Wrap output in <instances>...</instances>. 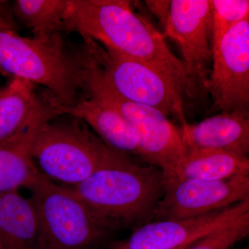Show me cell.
<instances>
[{
    "label": "cell",
    "mask_w": 249,
    "mask_h": 249,
    "mask_svg": "<svg viewBox=\"0 0 249 249\" xmlns=\"http://www.w3.org/2000/svg\"><path fill=\"white\" fill-rule=\"evenodd\" d=\"M82 90L115 109L127 121L138 145L142 160L170 175L187 150L179 129L168 116L150 106L132 102L106 83L88 52L80 55Z\"/></svg>",
    "instance_id": "cell-5"
},
{
    "label": "cell",
    "mask_w": 249,
    "mask_h": 249,
    "mask_svg": "<svg viewBox=\"0 0 249 249\" xmlns=\"http://www.w3.org/2000/svg\"><path fill=\"white\" fill-rule=\"evenodd\" d=\"M249 175V160L215 150L187 151L165 181L173 179L216 181Z\"/></svg>",
    "instance_id": "cell-16"
},
{
    "label": "cell",
    "mask_w": 249,
    "mask_h": 249,
    "mask_svg": "<svg viewBox=\"0 0 249 249\" xmlns=\"http://www.w3.org/2000/svg\"><path fill=\"white\" fill-rule=\"evenodd\" d=\"M0 249H3L2 247H1V246H0Z\"/></svg>",
    "instance_id": "cell-24"
},
{
    "label": "cell",
    "mask_w": 249,
    "mask_h": 249,
    "mask_svg": "<svg viewBox=\"0 0 249 249\" xmlns=\"http://www.w3.org/2000/svg\"><path fill=\"white\" fill-rule=\"evenodd\" d=\"M62 116L41 124L33 159L49 179L75 186L121 154L109 148L81 119Z\"/></svg>",
    "instance_id": "cell-4"
},
{
    "label": "cell",
    "mask_w": 249,
    "mask_h": 249,
    "mask_svg": "<svg viewBox=\"0 0 249 249\" xmlns=\"http://www.w3.org/2000/svg\"><path fill=\"white\" fill-rule=\"evenodd\" d=\"M48 101L38 98L34 85L22 78L0 88V145L26 127Z\"/></svg>",
    "instance_id": "cell-17"
},
{
    "label": "cell",
    "mask_w": 249,
    "mask_h": 249,
    "mask_svg": "<svg viewBox=\"0 0 249 249\" xmlns=\"http://www.w3.org/2000/svg\"><path fill=\"white\" fill-rule=\"evenodd\" d=\"M196 242H192V243L186 244V245L181 246V247H178V248L175 249H188L190 247H192Z\"/></svg>",
    "instance_id": "cell-23"
},
{
    "label": "cell",
    "mask_w": 249,
    "mask_h": 249,
    "mask_svg": "<svg viewBox=\"0 0 249 249\" xmlns=\"http://www.w3.org/2000/svg\"><path fill=\"white\" fill-rule=\"evenodd\" d=\"M178 129L187 151L221 150L248 158L249 112L221 113Z\"/></svg>",
    "instance_id": "cell-13"
},
{
    "label": "cell",
    "mask_w": 249,
    "mask_h": 249,
    "mask_svg": "<svg viewBox=\"0 0 249 249\" xmlns=\"http://www.w3.org/2000/svg\"><path fill=\"white\" fill-rule=\"evenodd\" d=\"M213 68L205 84L211 112H249V17L213 45Z\"/></svg>",
    "instance_id": "cell-8"
},
{
    "label": "cell",
    "mask_w": 249,
    "mask_h": 249,
    "mask_svg": "<svg viewBox=\"0 0 249 249\" xmlns=\"http://www.w3.org/2000/svg\"><path fill=\"white\" fill-rule=\"evenodd\" d=\"M249 212V200L199 217L151 221L105 249H175L200 240Z\"/></svg>",
    "instance_id": "cell-11"
},
{
    "label": "cell",
    "mask_w": 249,
    "mask_h": 249,
    "mask_svg": "<svg viewBox=\"0 0 249 249\" xmlns=\"http://www.w3.org/2000/svg\"><path fill=\"white\" fill-rule=\"evenodd\" d=\"M210 4L213 47L229 29L249 17V1L210 0Z\"/></svg>",
    "instance_id": "cell-19"
},
{
    "label": "cell",
    "mask_w": 249,
    "mask_h": 249,
    "mask_svg": "<svg viewBox=\"0 0 249 249\" xmlns=\"http://www.w3.org/2000/svg\"><path fill=\"white\" fill-rule=\"evenodd\" d=\"M249 233V212H247L196 241L188 249H229Z\"/></svg>",
    "instance_id": "cell-20"
},
{
    "label": "cell",
    "mask_w": 249,
    "mask_h": 249,
    "mask_svg": "<svg viewBox=\"0 0 249 249\" xmlns=\"http://www.w3.org/2000/svg\"><path fill=\"white\" fill-rule=\"evenodd\" d=\"M164 188L163 170L119 155L71 189L114 231L151 222Z\"/></svg>",
    "instance_id": "cell-2"
},
{
    "label": "cell",
    "mask_w": 249,
    "mask_h": 249,
    "mask_svg": "<svg viewBox=\"0 0 249 249\" xmlns=\"http://www.w3.org/2000/svg\"><path fill=\"white\" fill-rule=\"evenodd\" d=\"M0 29H8L17 31L19 26L11 10V4L7 1H0Z\"/></svg>",
    "instance_id": "cell-22"
},
{
    "label": "cell",
    "mask_w": 249,
    "mask_h": 249,
    "mask_svg": "<svg viewBox=\"0 0 249 249\" xmlns=\"http://www.w3.org/2000/svg\"><path fill=\"white\" fill-rule=\"evenodd\" d=\"M83 45L109 86L132 102L153 107L165 116L188 124L183 93L175 83L152 67L106 48L89 38Z\"/></svg>",
    "instance_id": "cell-7"
},
{
    "label": "cell",
    "mask_w": 249,
    "mask_h": 249,
    "mask_svg": "<svg viewBox=\"0 0 249 249\" xmlns=\"http://www.w3.org/2000/svg\"><path fill=\"white\" fill-rule=\"evenodd\" d=\"M247 200L249 175L216 181L168 180L151 221L199 217Z\"/></svg>",
    "instance_id": "cell-9"
},
{
    "label": "cell",
    "mask_w": 249,
    "mask_h": 249,
    "mask_svg": "<svg viewBox=\"0 0 249 249\" xmlns=\"http://www.w3.org/2000/svg\"><path fill=\"white\" fill-rule=\"evenodd\" d=\"M0 73H1V71H0Z\"/></svg>",
    "instance_id": "cell-25"
},
{
    "label": "cell",
    "mask_w": 249,
    "mask_h": 249,
    "mask_svg": "<svg viewBox=\"0 0 249 249\" xmlns=\"http://www.w3.org/2000/svg\"><path fill=\"white\" fill-rule=\"evenodd\" d=\"M69 0H16L11 10L17 24L31 31L34 38L49 40L65 32Z\"/></svg>",
    "instance_id": "cell-18"
},
{
    "label": "cell",
    "mask_w": 249,
    "mask_h": 249,
    "mask_svg": "<svg viewBox=\"0 0 249 249\" xmlns=\"http://www.w3.org/2000/svg\"><path fill=\"white\" fill-rule=\"evenodd\" d=\"M163 31L178 46L185 71L196 90H205L213 57L210 0H173Z\"/></svg>",
    "instance_id": "cell-10"
},
{
    "label": "cell",
    "mask_w": 249,
    "mask_h": 249,
    "mask_svg": "<svg viewBox=\"0 0 249 249\" xmlns=\"http://www.w3.org/2000/svg\"><path fill=\"white\" fill-rule=\"evenodd\" d=\"M29 190L38 219V249H96L107 242L112 230L71 188L41 173Z\"/></svg>",
    "instance_id": "cell-6"
},
{
    "label": "cell",
    "mask_w": 249,
    "mask_h": 249,
    "mask_svg": "<svg viewBox=\"0 0 249 249\" xmlns=\"http://www.w3.org/2000/svg\"><path fill=\"white\" fill-rule=\"evenodd\" d=\"M145 4L154 16L159 21L162 29H165L169 18L170 4L171 1L168 0H147Z\"/></svg>",
    "instance_id": "cell-21"
},
{
    "label": "cell",
    "mask_w": 249,
    "mask_h": 249,
    "mask_svg": "<svg viewBox=\"0 0 249 249\" xmlns=\"http://www.w3.org/2000/svg\"><path fill=\"white\" fill-rule=\"evenodd\" d=\"M53 106L59 115L66 114L84 121L113 151L133 160V158L142 160L132 129L114 108L87 95L79 98L73 106Z\"/></svg>",
    "instance_id": "cell-14"
},
{
    "label": "cell",
    "mask_w": 249,
    "mask_h": 249,
    "mask_svg": "<svg viewBox=\"0 0 249 249\" xmlns=\"http://www.w3.org/2000/svg\"><path fill=\"white\" fill-rule=\"evenodd\" d=\"M49 99L22 130L0 145V193L31 188L41 173L32 156L36 134L42 123L58 116Z\"/></svg>",
    "instance_id": "cell-12"
},
{
    "label": "cell",
    "mask_w": 249,
    "mask_h": 249,
    "mask_svg": "<svg viewBox=\"0 0 249 249\" xmlns=\"http://www.w3.org/2000/svg\"><path fill=\"white\" fill-rule=\"evenodd\" d=\"M65 32H76L106 48L152 67L192 98L198 92L164 37L134 12L127 0H69Z\"/></svg>",
    "instance_id": "cell-1"
},
{
    "label": "cell",
    "mask_w": 249,
    "mask_h": 249,
    "mask_svg": "<svg viewBox=\"0 0 249 249\" xmlns=\"http://www.w3.org/2000/svg\"><path fill=\"white\" fill-rule=\"evenodd\" d=\"M0 71L45 87L54 105L71 106L79 99V55L68 51L61 34L44 41L0 29Z\"/></svg>",
    "instance_id": "cell-3"
},
{
    "label": "cell",
    "mask_w": 249,
    "mask_h": 249,
    "mask_svg": "<svg viewBox=\"0 0 249 249\" xmlns=\"http://www.w3.org/2000/svg\"><path fill=\"white\" fill-rule=\"evenodd\" d=\"M40 229L30 198L18 191L0 193V246L3 249H38Z\"/></svg>",
    "instance_id": "cell-15"
}]
</instances>
